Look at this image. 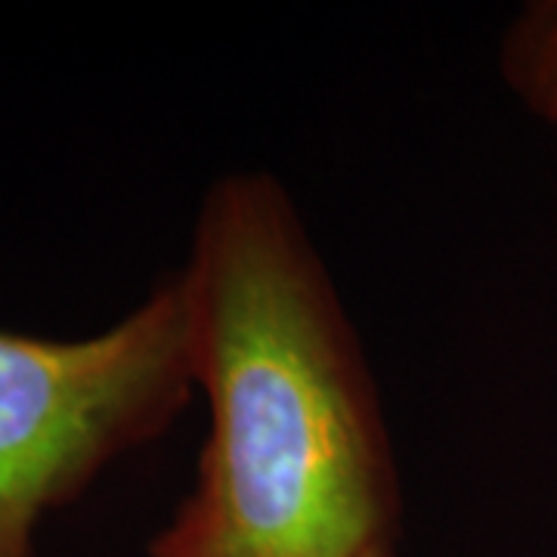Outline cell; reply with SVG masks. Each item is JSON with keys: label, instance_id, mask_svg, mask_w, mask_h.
<instances>
[{"label": "cell", "instance_id": "obj_1", "mask_svg": "<svg viewBox=\"0 0 557 557\" xmlns=\"http://www.w3.org/2000/svg\"><path fill=\"white\" fill-rule=\"evenodd\" d=\"M177 278L208 440L149 557L399 548L379 384L292 193L267 171L214 180Z\"/></svg>", "mask_w": 557, "mask_h": 557}, {"label": "cell", "instance_id": "obj_2", "mask_svg": "<svg viewBox=\"0 0 557 557\" xmlns=\"http://www.w3.org/2000/svg\"><path fill=\"white\" fill-rule=\"evenodd\" d=\"M193 394L177 273L87 338L0 332V557H35L40 520L161 437Z\"/></svg>", "mask_w": 557, "mask_h": 557}, {"label": "cell", "instance_id": "obj_3", "mask_svg": "<svg viewBox=\"0 0 557 557\" xmlns=\"http://www.w3.org/2000/svg\"><path fill=\"white\" fill-rule=\"evenodd\" d=\"M498 69L530 115L557 124V0L520 10L502 38Z\"/></svg>", "mask_w": 557, "mask_h": 557}, {"label": "cell", "instance_id": "obj_4", "mask_svg": "<svg viewBox=\"0 0 557 557\" xmlns=\"http://www.w3.org/2000/svg\"><path fill=\"white\" fill-rule=\"evenodd\" d=\"M369 557H399V548H384V552H375V555Z\"/></svg>", "mask_w": 557, "mask_h": 557}]
</instances>
